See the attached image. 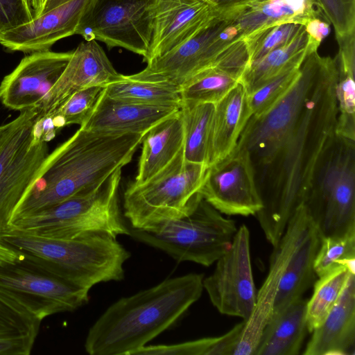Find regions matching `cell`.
I'll return each mask as SVG.
<instances>
[{
    "mask_svg": "<svg viewBox=\"0 0 355 355\" xmlns=\"http://www.w3.org/2000/svg\"><path fill=\"white\" fill-rule=\"evenodd\" d=\"M304 355H354L355 274H350L337 302L312 332Z\"/></svg>",
    "mask_w": 355,
    "mask_h": 355,
    "instance_id": "21",
    "label": "cell"
},
{
    "mask_svg": "<svg viewBox=\"0 0 355 355\" xmlns=\"http://www.w3.org/2000/svg\"><path fill=\"white\" fill-rule=\"evenodd\" d=\"M180 108L135 104L108 97L102 89L89 117L80 127L108 133H147Z\"/></svg>",
    "mask_w": 355,
    "mask_h": 355,
    "instance_id": "20",
    "label": "cell"
},
{
    "mask_svg": "<svg viewBox=\"0 0 355 355\" xmlns=\"http://www.w3.org/2000/svg\"><path fill=\"white\" fill-rule=\"evenodd\" d=\"M89 0H71L0 35L10 51L32 53L49 51L58 40L76 34Z\"/></svg>",
    "mask_w": 355,
    "mask_h": 355,
    "instance_id": "19",
    "label": "cell"
},
{
    "mask_svg": "<svg viewBox=\"0 0 355 355\" xmlns=\"http://www.w3.org/2000/svg\"><path fill=\"white\" fill-rule=\"evenodd\" d=\"M322 17L332 24L336 38L355 33V0H313Z\"/></svg>",
    "mask_w": 355,
    "mask_h": 355,
    "instance_id": "38",
    "label": "cell"
},
{
    "mask_svg": "<svg viewBox=\"0 0 355 355\" xmlns=\"http://www.w3.org/2000/svg\"><path fill=\"white\" fill-rule=\"evenodd\" d=\"M155 0H89L76 31L85 41L149 58ZM75 34V35H76Z\"/></svg>",
    "mask_w": 355,
    "mask_h": 355,
    "instance_id": "10",
    "label": "cell"
},
{
    "mask_svg": "<svg viewBox=\"0 0 355 355\" xmlns=\"http://www.w3.org/2000/svg\"><path fill=\"white\" fill-rule=\"evenodd\" d=\"M355 271L339 265L315 283L311 299L306 302V318L309 332H312L327 318L340 296L350 274Z\"/></svg>",
    "mask_w": 355,
    "mask_h": 355,
    "instance_id": "32",
    "label": "cell"
},
{
    "mask_svg": "<svg viewBox=\"0 0 355 355\" xmlns=\"http://www.w3.org/2000/svg\"><path fill=\"white\" fill-rule=\"evenodd\" d=\"M124 76L116 71L97 41L82 42L72 51L64 71L34 110L39 116L51 115L74 93L93 87L105 88Z\"/></svg>",
    "mask_w": 355,
    "mask_h": 355,
    "instance_id": "16",
    "label": "cell"
},
{
    "mask_svg": "<svg viewBox=\"0 0 355 355\" xmlns=\"http://www.w3.org/2000/svg\"><path fill=\"white\" fill-rule=\"evenodd\" d=\"M21 118V113L14 120L0 125V146L3 143L11 130L18 124Z\"/></svg>",
    "mask_w": 355,
    "mask_h": 355,
    "instance_id": "43",
    "label": "cell"
},
{
    "mask_svg": "<svg viewBox=\"0 0 355 355\" xmlns=\"http://www.w3.org/2000/svg\"><path fill=\"white\" fill-rule=\"evenodd\" d=\"M21 258L20 252L0 241V264L14 263Z\"/></svg>",
    "mask_w": 355,
    "mask_h": 355,
    "instance_id": "42",
    "label": "cell"
},
{
    "mask_svg": "<svg viewBox=\"0 0 355 355\" xmlns=\"http://www.w3.org/2000/svg\"><path fill=\"white\" fill-rule=\"evenodd\" d=\"M316 17H323L313 0H257L234 15L233 20L243 37L280 24L297 23L304 26Z\"/></svg>",
    "mask_w": 355,
    "mask_h": 355,
    "instance_id": "24",
    "label": "cell"
},
{
    "mask_svg": "<svg viewBox=\"0 0 355 355\" xmlns=\"http://www.w3.org/2000/svg\"><path fill=\"white\" fill-rule=\"evenodd\" d=\"M21 118L0 146V233L10 228L16 209L36 179L48 155L47 143L36 137L34 110Z\"/></svg>",
    "mask_w": 355,
    "mask_h": 355,
    "instance_id": "11",
    "label": "cell"
},
{
    "mask_svg": "<svg viewBox=\"0 0 355 355\" xmlns=\"http://www.w3.org/2000/svg\"><path fill=\"white\" fill-rule=\"evenodd\" d=\"M239 37H243L233 17L218 15L195 36L150 60L142 71L128 76L180 90L196 74L212 66L223 51Z\"/></svg>",
    "mask_w": 355,
    "mask_h": 355,
    "instance_id": "12",
    "label": "cell"
},
{
    "mask_svg": "<svg viewBox=\"0 0 355 355\" xmlns=\"http://www.w3.org/2000/svg\"><path fill=\"white\" fill-rule=\"evenodd\" d=\"M46 0H28L29 4L33 11L35 17L41 13Z\"/></svg>",
    "mask_w": 355,
    "mask_h": 355,
    "instance_id": "45",
    "label": "cell"
},
{
    "mask_svg": "<svg viewBox=\"0 0 355 355\" xmlns=\"http://www.w3.org/2000/svg\"><path fill=\"white\" fill-rule=\"evenodd\" d=\"M103 88L93 87L71 95L58 110L49 115L58 130L64 125H82L91 114Z\"/></svg>",
    "mask_w": 355,
    "mask_h": 355,
    "instance_id": "37",
    "label": "cell"
},
{
    "mask_svg": "<svg viewBox=\"0 0 355 355\" xmlns=\"http://www.w3.org/2000/svg\"><path fill=\"white\" fill-rule=\"evenodd\" d=\"M240 78L213 64L196 74L180 89L182 105L216 104L239 83Z\"/></svg>",
    "mask_w": 355,
    "mask_h": 355,
    "instance_id": "31",
    "label": "cell"
},
{
    "mask_svg": "<svg viewBox=\"0 0 355 355\" xmlns=\"http://www.w3.org/2000/svg\"><path fill=\"white\" fill-rule=\"evenodd\" d=\"M0 241L24 257L83 288L124 278V264L130 252L116 237L106 233H89L71 239H56L8 230Z\"/></svg>",
    "mask_w": 355,
    "mask_h": 355,
    "instance_id": "4",
    "label": "cell"
},
{
    "mask_svg": "<svg viewBox=\"0 0 355 355\" xmlns=\"http://www.w3.org/2000/svg\"><path fill=\"white\" fill-rule=\"evenodd\" d=\"M215 104L181 105L186 161L209 166V147Z\"/></svg>",
    "mask_w": 355,
    "mask_h": 355,
    "instance_id": "29",
    "label": "cell"
},
{
    "mask_svg": "<svg viewBox=\"0 0 355 355\" xmlns=\"http://www.w3.org/2000/svg\"><path fill=\"white\" fill-rule=\"evenodd\" d=\"M304 28L309 37L320 44L330 32V24L324 18L316 17L309 19Z\"/></svg>",
    "mask_w": 355,
    "mask_h": 355,
    "instance_id": "41",
    "label": "cell"
},
{
    "mask_svg": "<svg viewBox=\"0 0 355 355\" xmlns=\"http://www.w3.org/2000/svg\"><path fill=\"white\" fill-rule=\"evenodd\" d=\"M251 116L246 91L239 82L215 104L209 166L225 158L236 148Z\"/></svg>",
    "mask_w": 355,
    "mask_h": 355,
    "instance_id": "23",
    "label": "cell"
},
{
    "mask_svg": "<svg viewBox=\"0 0 355 355\" xmlns=\"http://www.w3.org/2000/svg\"><path fill=\"white\" fill-rule=\"evenodd\" d=\"M34 18L28 0H0V35Z\"/></svg>",
    "mask_w": 355,
    "mask_h": 355,
    "instance_id": "39",
    "label": "cell"
},
{
    "mask_svg": "<svg viewBox=\"0 0 355 355\" xmlns=\"http://www.w3.org/2000/svg\"><path fill=\"white\" fill-rule=\"evenodd\" d=\"M245 321L236 324L227 333L169 345H147L134 355H234Z\"/></svg>",
    "mask_w": 355,
    "mask_h": 355,
    "instance_id": "33",
    "label": "cell"
},
{
    "mask_svg": "<svg viewBox=\"0 0 355 355\" xmlns=\"http://www.w3.org/2000/svg\"><path fill=\"white\" fill-rule=\"evenodd\" d=\"M183 144L184 129L179 110L152 128L144 136L137 173L133 182L142 183L164 168L182 149Z\"/></svg>",
    "mask_w": 355,
    "mask_h": 355,
    "instance_id": "25",
    "label": "cell"
},
{
    "mask_svg": "<svg viewBox=\"0 0 355 355\" xmlns=\"http://www.w3.org/2000/svg\"><path fill=\"white\" fill-rule=\"evenodd\" d=\"M72 51L35 52L25 56L0 84V101L20 112L35 109L67 66Z\"/></svg>",
    "mask_w": 355,
    "mask_h": 355,
    "instance_id": "17",
    "label": "cell"
},
{
    "mask_svg": "<svg viewBox=\"0 0 355 355\" xmlns=\"http://www.w3.org/2000/svg\"><path fill=\"white\" fill-rule=\"evenodd\" d=\"M121 179L119 169L98 189L16 218L8 230L56 239L97 232L114 237L129 235V227L122 218L119 202Z\"/></svg>",
    "mask_w": 355,
    "mask_h": 355,
    "instance_id": "5",
    "label": "cell"
},
{
    "mask_svg": "<svg viewBox=\"0 0 355 355\" xmlns=\"http://www.w3.org/2000/svg\"><path fill=\"white\" fill-rule=\"evenodd\" d=\"M207 167L185 160L183 147L164 168L146 181L130 182L123 193L124 216L130 228L151 230L188 214L199 193Z\"/></svg>",
    "mask_w": 355,
    "mask_h": 355,
    "instance_id": "6",
    "label": "cell"
},
{
    "mask_svg": "<svg viewBox=\"0 0 355 355\" xmlns=\"http://www.w3.org/2000/svg\"><path fill=\"white\" fill-rule=\"evenodd\" d=\"M110 98L139 105L181 107L180 90L174 87L135 80L128 76L103 88Z\"/></svg>",
    "mask_w": 355,
    "mask_h": 355,
    "instance_id": "30",
    "label": "cell"
},
{
    "mask_svg": "<svg viewBox=\"0 0 355 355\" xmlns=\"http://www.w3.org/2000/svg\"><path fill=\"white\" fill-rule=\"evenodd\" d=\"M304 28L297 23L268 26L243 37L249 55V64L271 51L286 44Z\"/></svg>",
    "mask_w": 355,
    "mask_h": 355,
    "instance_id": "35",
    "label": "cell"
},
{
    "mask_svg": "<svg viewBox=\"0 0 355 355\" xmlns=\"http://www.w3.org/2000/svg\"><path fill=\"white\" fill-rule=\"evenodd\" d=\"M312 223L304 205H301L289 220L280 240L273 246L266 278L257 293L253 311L245 321L234 355H254L262 331L272 313L282 276Z\"/></svg>",
    "mask_w": 355,
    "mask_h": 355,
    "instance_id": "15",
    "label": "cell"
},
{
    "mask_svg": "<svg viewBox=\"0 0 355 355\" xmlns=\"http://www.w3.org/2000/svg\"><path fill=\"white\" fill-rule=\"evenodd\" d=\"M338 75L336 57L310 51L288 92L266 113L251 116L239 138L262 201L255 216L272 246L303 204L317 162L335 135Z\"/></svg>",
    "mask_w": 355,
    "mask_h": 355,
    "instance_id": "1",
    "label": "cell"
},
{
    "mask_svg": "<svg viewBox=\"0 0 355 355\" xmlns=\"http://www.w3.org/2000/svg\"><path fill=\"white\" fill-rule=\"evenodd\" d=\"M339 265L355 271V229L334 236L321 238L314 270L320 277Z\"/></svg>",
    "mask_w": 355,
    "mask_h": 355,
    "instance_id": "34",
    "label": "cell"
},
{
    "mask_svg": "<svg viewBox=\"0 0 355 355\" xmlns=\"http://www.w3.org/2000/svg\"><path fill=\"white\" fill-rule=\"evenodd\" d=\"M300 65L288 69L247 95L252 116L266 113L281 100L297 79Z\"/></svg>",
    "mask_w": 355,
    "mask_h": 355,
    "instance_id": "36",
    "label": "cell"
},
{
    "mask_svg": "<svg viewBox=\"0 0 355 355\" xmlns=\"http://www.w3.org/2000/svg\"><path fill=\"white\" fill-rule=\"evenodd\" d=\"M69 1H71V0H46L45 3L44 4V6H43V9H42L41 13L40 14V15L45 13V12L51 10V9H53L57 6H59L60 5L63 4Z\"/></svg>",
    "mask_w": 355,
    "mask_h": 355,
    "instance_id": "44",
    "label": "cell"
},
{
    "mask_svg": "<svg viewBox=\"0 0 355 355\" xmlns=\"http://www.w3.org/2000/svg\"><path fill=\"white\" fill-rule=\"evenodd\" d=\"M207 0H155L150 60L187 42L218 16Z\"/></svg>",
    "mask_w": 355,
    "mask_h": 355,
    "instance_id": "18",
    "label": "cell"
},
{
    "mask_svg": "<svg viewBox=\"0 0 355 355\" xmlns=\"http://www.w3.org/2000/svg\"><path fill=\"white\" fill-rule=\"evenodd\" d=\"M199 193L221 214L255 215L262 201L248 150L236 146L227 157L209 165Z\"/></svg>",
    "mask_w": 355,
    "mask_h": 355,
    "instance_id": "14",
    "label": "cell"
},
{
    "mask_svg": "<svg viewBox=\"0 0 355 355\" xmlns=\"http://www.w3.org/2000/svg\"><path fill=\"white\" fill-rule=\"evenodd\" d=\"M218 15L234 17L257 0H207Z\"/></svg>",
    "mask_w": 355,
    "mask_h": 355,
    "instance_id": "40",
    "label": "cell"
},
{
    "mask_svg": "<svg viewBox=\"0 0 355 355\" xmlns=\"http://www.w3.org/2000/svg\"><path fill=\"white\" fill-rule=\"evenodd\" d=\"M319 46L304 28L286 44L251 62L240 79L247 95L288 69L301 64L306 55Z\"/></svg>",
    "mask_w": 355,
    "mask_h": 355,
    "instance_id": "27",
    "label": "cell"
},
{
    "mask_svg": "<svg viewBox=\"0 0 355 355\" xmlns=\"http://www.w3.org/2000/svg\"><path fill=\"white\" fill-rule=\"evenodd\" d=\"M321 238L355 229V140L335 135L322 150L304 198Z\"/></svg>",
    "mask_w": 355,
    "mask_h": 355,
    "instance_id": "7",
    "label": "cell"
},
{
    "mask_svg": "<svg viewBox=\"0 0 355 355\" xmlns=\"http://www.w3.org/2000/svg\"><path fill=\"white\" fill-rule=\"evenodd\" d=\"M0 297L41 321L73 311L89 301V290L61 278L26 259L0 264Z\"/></svg>",
    "mask_w": 355,
    "mask_h": 355,
    "instance_id": "9",
    "label": "cell"
},
{
    "mask_svg": "<svg viewBox=\"0 0 355 355\" xmlns=\"http://www.w3.org/2000/svg\"><path fill=\"white\" fill-rule=\"evenodd\" d=\"M237 231L234 220L201 197L187 215L151 230L129 228V236L177 261L212 265L228 250Z\"/></svg>",
    "mask_w": 355,
    "mask_h": 355,
    "instance_id": "8",
    "label": "cell"
},
{
    "mask_svg": "<svg viewBox=\"0 0 355 355\" xmlns=\"http://www.w3.org/2000/svg\"><path fill=\"white\" fill-rule=\"evenodd\" d=\"M146 134L101 132L80 127L49 153L12 220L98 189L132 160Z\"/></svg>",
    "mask_w": 355,
    "mask_h": 355,
    "instance_id": "2",
    "label": "cell"
},
{
    "mask_svg": "<svg viewBox=\"0 0 355 355\" xmlns=\"http://www.w3.org/2000/svg\"><path fill=\"white\" fill-rule=\"evenodd\" d=\"M216 267L202 284L214 306L221 313L246 321L257 299L250 246L245 225L237 229L228 250L216 261Z\"/></svg>",
    "mask_w": 355,
    "mask_h": 355,
    "instance_id": "13",
    "label": "cell"
},
{
    "mask_svg": "<svg viewBox=\"0 0 355 355\" xmlns=\"http://www.w3.org/2000/svg\"><path fill=\"white\" fill-rule=\"evenodd\" d=\"M321 237L313 223L296 247L280 279L273 310L302 297L314 283V261Z\"/></svg>",
    "mask_w": 355,
    "mask_h": 355,
    "instance_id": "26",
    "label": "cell"
},
{
    "mask_svg": "<svg viewBox=\"0 0 355 355\" xmlns=\"http://www.w3.org/2000/svg\"><path fill=\"white\" fill-rule=\"evenodd\" d=\"M302 297L274 310L261 334L254 355H297L308 331Z\"/></svg>",
    "mask_w": 355,
    "mask_h": 355,
    "instance_id": "22",
    "label": "cell"
},
{
    "mask_svg": "<svg viewBox=\"0 0 355 355\" xmlns=\"http://www.w3.org/2000/svg\"><path fill=\"white\" fill-rule=\"evenodd\" d=\"M41 320L0 297V355H28Z\"/></svg>",
    "mask_w": 355,
    "mask_h": 355,
    "instance_id": "28",
    "label": "cell"
},
{
    "mask_svg": "<svg viewBox=\"0 0 355 355\" xmlns=\"http://www.w3.org/2000/svg\"><path fill=\"white\" fill-rule=\"evenodd\" d=\"M203 275L168 278L111 304L89 328L85 349L90 355H134L177 323L198 300Z\"/></svg>",
    "mask_w": 355,
    "mask_h": 355,
    "instance_id": "3",
    "label": "cell"
}]
</instances>
